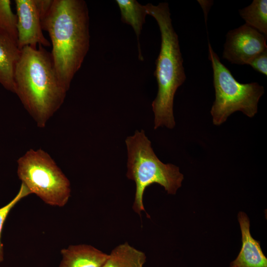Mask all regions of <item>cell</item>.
<instances>
[{
    "instance_id": "9",
    "label": "cell",
    "mask_w": 267,
    "mask_h": 267,
    "mask_svg": "<svg viewBox=\"0 0 267 267\" xmlns=\"http://www.w3.org/2000/svg\"><path fill=\"white\" fill-rule=\"evenodd\" d=\"M238 219L242 233V246L229 267H267V259L262 250L260 242L251 235L248 216L244 212H240Z\"/></svg>"
},
{
    "instance_id": "13",
    "label": "cell",
    "mask_w": 267,
    "mask_h": 267,
    "mask_svg": "<svg viewBox=\"0 0 267 267\" xmlns=\"http://www.w3.org/2000/svg\"><path fill=\"white\" fill-rule=\"evenodd\" d=\"M121 15V21L133 28L138 42V58L143 60L139 42L143 25L145 23L147 13L145 5L135 0H116Z\"/></svg>"
},
{
    "instance_id": "4",
    "label": "cell",
    "mask_w": 267,
    "mask_h": 267,
    "mask_svg": "<svg viewBox=\"0 0 267 267\" xmlns=\"http://www.w3.org/2000/svg\"><path fill=\"white\" fill-rule=\"evenodd\" d=\"M125 142L128 157L126 176L135 183L133 209L140 215L145 211L143 196L148 186L158 183L168 194H175L181 186L183 175L177 166L165 164L159 159L143 130H136L134 135L127 137Z\"/></svg>"
},
{
    "instance_id": "5",
    "label": "cell",
    "mask_w": 267,
    "mask_h": 267,
    "mask_svg": "<svg viewBox=\"0 0 267 267\" xmlns=\"http://www.w3.org/2000/svg\"><path fill=\"white\" fill-rule=\"evenodd\" d=\"M209 59L213 71L215 100L211 110L213 124L220 126L237 111L250 118L258 112V104L264 88L258 83L242 84L232 76L208 43Z\"/></svg>"
},
{
    "instance_id": "14",
    "label": "cell",
    "mask_w": 267,
    "mask_h": 267,
    "mask_svg": "<svg viewBox=\"0 0 267 267\" xmlns=\"http://www.w3.org/2000/svg\"><path fill=\"white\" fill-rule=\"evenodd\" d=\"M239 13L246 24L267 37V0H254L249 5L240 9Z\"/></svg>"
},
{
    "instance_id": "6",
    "label": "cell",
    "mask_w": 267,
    "mask_h": 267,
    "mask_svg": "<svg viewBox=\"0 0 267 267\" xmlns=\"http://www.w3.org/2000/svg\"><path fill=\"white\" fill-rule=\"evenodd\" d=\"M17 163L18 177L31 193L51 206L66 204L71 195L70 181L49 154L31 149Z\"/></svg>"
},
{
    "instance_id": "2",
    "label": "cell",
    "mask_w": 267,
    "mask_h": 267,
    "mask_svg": "<svg viewBox=\"0 0 267 267\" xmlns=\"http://www.w3.org/2000/svg\"><path fill=\"white\" fill-rule=\"evenodd\" d=\"M67 90L55 71L51 53L41 45L25 46L14 73V93L41 128L64 101Z\"/></svg>"
},
{
    "instance_id": "3",
    "label": "cell",
    "mask_w": 267,
    "mask_h": 267,
    "mask_svg": "<svg viewBox=\"0 0 267 267\" xmlns=\"http://www.w3.org/2000/svg\"><path fill=\"white\" fill-rule=\"evenodd\" d=\"M145 7L147 14L156 20L161 39L154 72L158 85L157 94L152 103L154 129L163 126L172 129L176 124L173 113L175 95L186 79L178 36L172 25L167 2L157 5L147 3Z\"/></svg>"
},
{
    "instance_id": "7",
    "label": "cell",
    "mask_w": 267,
    "mask_h": 267,
    "mask_svg": "<svg viewBox=\"0 0 267 267\" xmlns=\"http://www.w3.org/2000/svg\"><path fill=\"white\" fill-rule=\"evenodd\" d=\"M266 40L264 35L245 24L227 33L222 57L232 64H248L267 49Z\"/></svg>"
},
{
    "instance_id": "1",
    "label": "cell",
    "mask_w": 267,
    "mask_h": 267,
    "mask_svg": "<svg viewBox=\"0 0 267 267\" xmlns=\"http://www.w3.org/2000/svg\"><path fill=\"white\" fill-rule=\"evenodd\" d=\"M89 19L85 0H53L41 20L42 29L50 39L55 71L67 90L89 50Z\"/></svg>"
},
{
    "instance_id": "8",
    "label": "cell",
    "mask_w": 267,
    "mask_h": 267,
    "mask_svg": "<svg viewBox=\"0 0 267 267\" xmlns=\"http://www.w3.org/2000/svg\"><path fill=\"white\" fill-rule=\"evenodd\" d=\"M17 18V45L21 50L25 46L36 48L44 47L50 42L43 33L41 20L35 0H15Z\"/></svg>"
},
{
    "instance_id": "17",
    "label": "cell",
    "mask_w": 267,
    "mask_h": 267,
    "mask_svg": "<svg viewBox=\"0 0 267 267\" xmlns=\"http://www.w3.org/2000/svg\"><path fill=\"white\" fill-rule=\"evenodd\" d=\"M248 65L251 66L255 70L267 75V49L255 57Z\"/></svg>"
},
{
    "instance_id": "18",
    "label": "cell",
    "mask_w": 267,
    "mask_h": 267,
    "mask_svg": "<svg viewBox=\"0 0 267 267\" xmlns=\"http://www.w3.org/2000/svg\"><path fill=\"white\" fill-rule=\"evenodd\" d=\"M35 1L42 20L49 11L53 0H35Z\"/></svg>"
},
{
    "instance_id": "16",
    "label": "cell",
    "mask_w": 267,
    "mask_h": 267,
    "mask_svg": "<svg viewBox=\"0 0 267 267\" xmlns=\"http://www.w3.org/2000/svg\"><path fill=\"white\" fill-rule=\"evenodd\" d=\"M31 194L29 190L22 184L20 190L14 198L7 204L0 208V263L3 261V250L1 242V234L4 222L11 210L22 198Z\"/></svg>"
},
{
    "instance_id": "11",
    "label": "cell",
    "mask_w": 267,
    "mask_h": 267,
    "mask_svg": "<svg viewBox=\"0 0 267 267\" xmlns=\"http://www.w3.org/2000/svg\"><path fill=\"white\" fill-rule=\"evenodd\" d=\"M21 50L17 42L0 31V84L14 93V73Z\"/></svg>"
},
{
    "instance_id": "12",
    "label": "cell",
    "mask_w": 267,
    "mask_h": 267,
    "mask_svg": "<svg viewBox=\"0 0 267 267\" xmlns=\"http://www.w3.org/2000/svg\"><path fill=\"white\" fill-rule=\"evenodd\" d=\"M145 254L125 242L112 250L102 267H143Z\"/></svg>"
},
{
    "instance_id": "10",
    "label": "cell",
    "mask_w": 267,
    "mask_h": 267,
    "mask_svg": "<svg viewBox=\"0 0 267 267\" xmlns=\"http://www.w3.org/2000/svg\"><path fill=\"white\" fill-rule=\"evenodd\" d=\"M59 267H102L107 254L89 245H70L61 250Z\"/></svg>"
},
{
    "instance_id": "15",
    "label": "cell",
    "mask_w": 267,
    "mask_h": 267,
    "mask_svg": "<svg viewBox=\"0 0 267 267\" xmlns=\"http://www.w3.org/2000/svg\"><path fill=\"white\" fill-rule=\"evenodd\" d=\"M17 18L13 13L10 0H0V31L17 43Z\"/></svg>"
}]
</instances>
